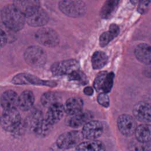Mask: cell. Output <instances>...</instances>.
<instances>
[{"label": "cell", "mask_w": 151, "mask_h": 151, "mask_svg": "<svg viewBox=\"0 0 151 151\" xmlns=\"http://www.w3.org/2000/svg\"><path fill=\"white\" fill-rule=\"evenodd\" d=\"M4 25L12 31H19L24 27L26 17L13 4L5 6L1 12Z\"/></svg>", "instance_id": "6da1fadb"}, {"label": "cell", "mask_w": 151, "mask_h": 151, "mask_svg": "<svg viewBox=\"0 0 151 151\" xmlns=\"http://www.w3.org/2000/svg\"><path fill=\"white\" fill-rule=\"evenodd\" d=\"M58 8L64 14L72 18L82 17L87 11L85 3L81 0H61Z\"/></svg>", "instance_id": "7a4b0ae2"}, {"label": "cell", "mask_w": 151, "mask_h": 151, "mask_svg": "<svg viewBox=\"0 0 151 151\" xmlns=\"http://www.w3.org/2000/svg\"><path fill=\"white\" fill-rule=\"evenodd\" d=\"M21 116L16 108L4 109L1 116V124L6 132H15L20 126Z\"/></svg>", "instance_id": "3957f363"}, {"label": "cell", "mask_w": 151, "mask_h": 151, "mask_svg": "<svg viewBox=\"0 0 151 151\" xmlns=\"http://www.w3.org/2000/svg\"><path fill=\"white\" fill-rule=\"evenodd\" d=\"M24 57L26 63L33 67L44 65L47 58L46 52L38 46H30L24 52Z\"/></svg>", "instance_id": "277c9868"}, {"label": "cell", "mask_w": 151, "mask_h": 151, "mask_svg": "<svg viewBox=\"0 0 151 151\" xmlns=\"http://www.w3.org/2000/svg\"><path fill=\"white\" fill-rule=\"evenodd\" d=\"M35 40L41 45L47 47H54L60 42L57 32L50 28H42L35 34Z\"/></svg>", "instance_id": "5b68a950"}, {"label": "cell", "mask_w": 151, "mask_h": 151, "mask_svg": "<svg viewBox=\"0 0 151 151\" xmlns=\"http://www.w3.org/2000/svg\"><path fill=\"white\" fill-rule=\"evenodd\" d=\"M83 138L81 132L77 130L67 132L58 136L56 140V144L61 149H67L77 146L81 143Z\"/></svg>", "instance_id": "8992f818"}, {"label": "cell", "mask_w": 151, "mask_h": 151, "mask_svg": "<svg viewBox=\"0 0 151 151\" xmlns=\"http://www.w3.org/2000/svg\"><path fill=\"white\" fill-rule=\"evenodd\" d=\"M79 66L77 60L69 59L53 63L51 70L54 76L69 75L72 72L78 70Z\"/></svg>", "instance_id": "52a82bcc"}, {"label": "cell", "mask_w": 151, "mask_h": 151, "mask_svg": "<svg viewBox=\"0 0 151 151\" xmlns=\"http://www.w3.org/2000/svg\"><path fill=\"white\" fill-rule=\"evenodd\" d=\"M117 127L120 133L126 137L132 136L137 127V123L134 119L129 114L120 115L117 121Z\"/></svg>", "instance_id": "ba28073f"}, {"label": "cell", "mask_w": 151, "mask_h": 151, "mask_svg": "<svg viewBox=\"0 0 151 151\" xmlns=\"http://www.w3.org/2000/svg\"><path fill=\"white\" fill-rule=\"evenodd\" d=\"M103 127L101 122L97 120H90L83 127L81 133L84 139L95 140L101 136Z\"/></svg>", "instance_id": "9c48e42d"}, {"label": "cell", "mask_w": 151, "mask_h": 151, "mask_svg": "<svg viewBox=\"0 0 151 151\" xmlns=\"http://www.w3.org/2000/svg\"><path fill=\"white\" fill-rule=\"evenodd\" d=\"M13 5L25 17L31 15L41 8L39 0H13Z\"/></svg>", "instance_id": "30bf717a"}, {"label": "cell", "mask_w": 151, "mask_h": 151, "mask_svg": "<svg viewBox=\"0 0 151 151\" xmlns=\"http://www.w3.org/2000/svg\"><path fill=\"white\" fill-rule=\"evenodd\" d=\"M135 118L143 123L151 122V106L144 101L137 103L133 109Z\"/></svg>", "instance_id": "8fae6325"}, {"label": "cell", "mask_w": 151, "mask_h": 151, "mask_svg": "<svg viewBox=\"0 0 151 151\" xmlns=\"http://www.w3.org/2000/svg\"><path fill=\"white\" fill-rule=\"evenodd\" d=\"M65 113L64 106L58 102L48 108L45 118L51 124L54 125L62 119Z\"/></svg>", "instance_id": "7c38bea8"}, {"label": "cell", "mask_w": 151, "mask_h": 151, "mask_svg": "<svg viewBox=\"0 0 151 151\" xmlns=\"http://www.w3.org/2000/svg\"><path fill=\"white\" fill-rule=\"evenodd\" d=\"M91 117L92 116L90 112L82 110L77 114L69 115V117L66 119V123L71 127L78 128L84 126L90 120Z\"/></svg>", "instance_id": "4fadbf2b"}, {"label": "cell", "mask_w": 151, "mask_h": 151, "mask_svg": "<svg viewBox=\"0 0 151 151\" xmlns=\"http://www.w3.org/2000/svg\"><path fill=\"white\" fill-rule=\"evenodd\" d=\"M134 55L140 62L146 64H151V45L146 43H141L136 46Z\"/></svg>", "instance_id": "5bb4252c"}, {"label": "cell", "mask_w": 151, "mask_h": 151, "mask_svg": "<svg viewBox=\"0 0 151 151\" xmlns=\"http://www.w3.org/2000/svg\"><path fill=\"white\" fill-rule=\"evenodd\" d=\"M48 20L49 17L47 13L41 8L31 15L26 17V22L32 27L44 26L47 24Z\"/></svg>", "instance_id": "9a60e30c"}, {"label": "cell", "mask_w": 151, "mask_h": 151, "mask_svg": "<svg viewBox=\"0 0 151 151\" xmlns=\"http://www.w3.org/2000/svg\"><path fill=\"white\" fill-rule=\"evenodd\" d=\"M12 82L16 84H34V85H50L51 83L38 79L37 77L27 74H19L12 79Z\"/></svg>", "instance_id": "2e32d148"}, {"label": "cell", "mask_w": 151, "mask_h": 151, "mask_svg": "<svg viewBox=\"0 0 151 151\" xmlns=\"http://www.w3.org/2000/svg\"><path fill=\"white\" fill-rule=\"evenodd\" d=\"M19 96L13 90H8L4 91L1 97L0 103L4 109H14L18 107Z\"/></svg>", "instance_id": "e0dca14e"}, {"label": "cell", "mask_w": 151, "mask_h": 151, "mask_svg": "<svg viewBox=\"0 0 151 151\" xmlns=\"http://www.w3.org/2000/svg\"><path fill=\"white\" fill-rule=\"evenodd\" d=\"M76 151H106V147L101 141L88 140L76 146Z\"/></svg>", "instance_id": "ac0fdd59"}, {"label": "cell", "mask_w": 151, "mask_h": 151, "mask_svg": "<svg viewBox=\"0 0 151 151\" xmlns=\"http://www.w3.org/2000/svg\"><path fill=\"white\" fill-rule=\"evenodd\" d=\"M34 100L35 97L31 91H24L18 97V107L22 111H27L33 106Z\"/></svg>", "instance_id": "d6986e66"}, {"label": "cell", "mask_w": 151, "mask_h": 151, "mask_svg": "<svg viewBox=\"0 0 151 151\" xmlns=\"http://www.w3.org/2000/svg\"><path fill=\"white\" fill-rule=\"evenodd\" d=\"M135 136L137 140L146 143L151 142V125L143 123L137 126L135 130Z\"/></svg>", "instance_id": "ffe728a7"}, {"label": "cell", "mask_w": 151, "mask_h": 151, "mask_svg": "<svg viewBox=\"0 0 151 151\" xmlns=\"http://www.w3.org/2000/svg\"><path fill=\"white\" fill-rule=\"evenodd\" d=\"M83 101L78 97H71L68 99L64 105L65 113L68 115L77 114L83 110Z\"/></svg>", "instance_id": "44dd1931"}, {"label": "cell", "mask_w": 151, "mask_h": 151, "mask_svg": "<svg viewBox=\"0 0 151 151\" xmlns=\"http://www.w3.org/2000/svg\"><path fill=\"white\" fill-rule=\"evenodd\" d=\"M120 29L119 26L116 24H111L109 27L107 31L103 32L100 37L99 43L102 47L106 46L111 40L116 38L119 33Z\"/></svg>", "instance_id": "7402d4cb"}, {"label": "cell", "mask_w": 151, "mask_h": 151, "mask_svg": "<svg viewBox=\"0 0 151 151\" xmlns=\"http://www.w3.org/2000/svg\"><path fill=\"white\" fill-rule=\"evenodd\" d=\"M120 0H107L104 4L101 10V16L104 19L111 17L115 12Z\"/></svg>", "instance_id": "603a6c76"}, {"label": "cell", "mask_w": 151, "mask_h": 151, "mask_svg": "<svg viewBox=\"0 0 151 151\" xmlns=\"http://www.w3.org/2000/svg\"><path fill=\"white\" fill-rule=\"evenodd\" d=\"M53 126L45 118L42 117L34 126L33 129L35 133L40 136H45L51 130Z\"/></svg>", "instance_id": "cb8c5ba5"}, {"label": "cell", "mask_w": 151, "mask_h": 151, "mask_svg": "<svg viewBox=\"0 0 151 151\" xmlns=\"http://www.w3.org/2000/svg\"><path fill=\"white\" fill-rule=\"evenodd\" d=\"M107 61L108 57L106 54L103 51H96L91 57L92 67L96 70L103 68L107 64Z\"/></svg>", "instance_id": "d4e9b609"}, {"label": "cell", "mask_w": 151, "mask_h": 151, "mask_svg": "<svg viewBox=\"0 0 151 151\" xmlns=\"http://www.w3.org/2000/svg\"><path fill=\"white\" fill-rule=\"evenodd\" d=\"M58 96L56 93L52 91H48L44 93L41 98L42 104L46 107H50L52 105L58 103Z\"/></svg>", "instance_id": "484cf974"}, {"label": "cell", "mask_w": 151, "mask_h": 151, "mask_svg": "<svg viewBox=\"0 0 151 151\" xmlns=\"http://www.w3.org/2000/svg\"><path fill=\"white\" fill-rule=\"evenodd\" d=\"M68 80L71 81H76L78 83L84 85L86 84L88 82L87 78L85 74L79 70H77L71 74L68 75Z\"/></svg>", "instance_id": "4316f807"}, {"label": "cell", "mask_w": 151, "mask_h": 151, "mask_svg": "<svg viewBox=\"0 0 151 151\" xmlns=\"http://www.w3.org/2000/svg\"><path fill=\"white\" fill-rule=\"evenodd\" d=\"M107 72L103 71L100 72L96 77L95 80L94 81V87L96 91H101V88L107 74Z\"/></svg>", "instance_id": "83f0119b"}, {"label": "cell", "mask_w": 151, "mask_h": 151, "mask_svg": "<svg viewBox=\"0 0 151 151\" xmlns=\"http://www.w3.org/2000/svg\"><path fill=\"white\" fill-rule=\"evenodd\" d=\"M114 76V74L113 72L107 73L101 88V91L103 92L106 93L110 92L113 84Z\"/></svg>", "instance_id": "f1b7e54d"}, {"label": "cell", "mask_w": 151, "mask_h": 151, "mask_svg": "<svg viewBox=\"0 0 151 151\" xmlns=\"http://www.w3.org/2000/svg\"><path fill=\"white\" fill-rule=\"evenodd\" d=\"M109 97L108 96V95L107 94V93H101L98 95L97 97V101L98 103L103 106V107H107L109 106V104H110V101H109Z\"/></svg>", "instance_id": "f546056e"}, {"label": "cell", "mask_w": 151, "mask_h": 151, "mask_svg": "<svg viewBox=\"0 0 151 151\" xmlns=\"http://www.w3.org/2000/svg\"><path fill=\"white\" fill-rule=\"evenodd\" d=\"M151 3V0H140L139 2L137 11L140 14H143L146 11L147 6Z\"/></svg>", "instance_id": "4dcf8cb0"}, {"label": "cell", "mask_w": 151, "mask_h": 151, "mask_svg": "<svg viewBox=\"0 0 151 151\" xmlns=\"http://www.w3.org/2000/svg\"><path fill=\"white\" fill-rule=\"evenodd\" d=\"M7 42V37L5 33L0 28V48L3 47Z\"/></svg>", "instance_id": "1f68e13d"}, {"label": "cell", "mask_w": 151, "mask_h": 151, "mask_svg": "<svg viewBox=\"0 0 151 151\" xmlns=\"http://www.w3.org/2000/svg\"><path fill=\"white\" fill-rule=\"evenodd\" d=\"M84 93L87 96H91L93 94V89L91 87H87L84 88Z\"/></svg>", "instance_id": "d6a6232c"}, {"label": "cell", "mask_w": 151, "mask_h": 151, "mask_svg": "<svg viewBox=\"0 0 151 151\" xmlns=\"http://www.w3.org/2000/svg\"><path fill=\"white\" fill-rule=\"evenodd\" d=\"M143 74L147 77L151 78V67L146 68L143 71Z\"/></svg>", "instance_id": "836d02e7"}, {"label": "cell", "mask_w": 151, "mask_h": 151, "mask_svg": "<svg viewBox=\"0 0 151 151\" xmlns=\"http://www.w3.org/2000/svg\"><path fill=\"white\" fill-rule=\"evenodd\" d=\"M140 0H130V2L133 5H136L137 3H139L140 2Z\"/></svg>", "instance_id": "e575fe53"}, {"label": "cell", "mask_w": 151, "mask_h": 151, "mask_svg": "<svg viewBox=\"0 0 151 151\" xmlns=\"http://www.w3.org/2000/svg\"><path fill=\"white\" fill-rule=\"evenodd\" d=\"M0 123H1V116H0Z\"/></svg>", "instance_id": "d590c367"}]
</instances>
